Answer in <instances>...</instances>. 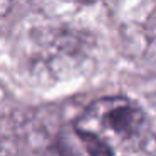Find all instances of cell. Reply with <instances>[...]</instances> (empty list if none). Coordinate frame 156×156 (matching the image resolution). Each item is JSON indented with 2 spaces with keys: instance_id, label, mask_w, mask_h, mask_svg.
<instances>
[{
  "instance_id": "1",
  "label": "cell",
  "mask_w": 156,
  "mask_h": 156,
  "mask_svg": "<svg viewBox=\"0 0 156 156\" xmlns=\"http://www.w3.org/2000/svg\"><path fill=\"white\" fill-rule=\"evenodd\" d=\"M146 116L136 102L121 96L94 101L76 121L79 134L92 136L109 148L124 146L143 134Z\"/></svg>"
},
{
  "instance_id": "2",
  "label": "cell",
  "mask_w": 156,
  "mask_h": 156,
  "mask_svg": "<svg viewBox=\"0 0 156 156\" xmlns=\"http://www.w3.org/2000/svg\"><path fill=\"white\" fill-rule=\"evenodd\" d=\"M81 2H87V0H81Z\"/></svg>"
}]
</instances>
